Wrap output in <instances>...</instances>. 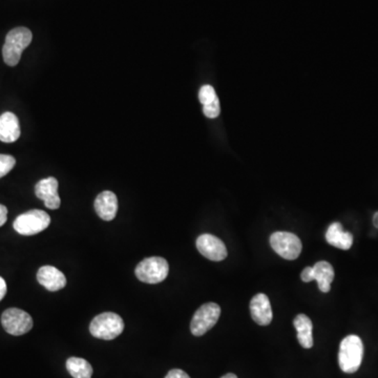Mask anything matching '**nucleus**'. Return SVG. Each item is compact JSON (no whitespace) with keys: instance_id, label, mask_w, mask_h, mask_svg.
Returning <instances> with one entry per match:
<instances>
[{"instance_id":"1","label":"nucleus","mask_w":378,"mask_h":378,"mask_svg":"<svg viewBox=\"0 0 378 378\" xmlns=\"http://www.w3.org/2000/svg\"><path fill=\"white\" fill-rule=\"evenodd\" d=\"M33 34L28 28L19 26L8 33L3 47V61L9 67H16L22 58V52L32 42Z\"/></svg>"},{"instance_id":"2","label":"nucleus","mask_w":378,"mask_h":378,"mask_svg":"<svg viewBox=\"0 0 378 378\" xmlns=\"http://www.w3.org/2000/svg\"><path fill=\"white\" fill-rule=\"evenodd\" d=\"M124 330V322L119 314L104 312L90 322V332L94 338L112 340L118 338Z\"/></svg>"},{"instance_id":"3","label":"nucleus","mask_w":378,"mask_h":378,"mask_svg":"<svg viewBox=\"0 0 378 378\" xmlns=\"http://www.w3.org/2000/svg\"><path fill=\"white\" fill-rule=\"evenodd\" d=\"M363 357V345L357 336H349L340 343L338 363L345 373H355L361 367Z\"/></svg>"},{"instance_id":"4","label":"nucleus","mask_w":378,"mask_h":378,"mask_svg":"<svg viewBox=\"0 0 378 378\" xmlns=\"http://www.w3.org/2000/svg\"><path fill=\"white\" fill-rule=\"evenodd\" d=\"M170 266L165 258L151 256L145 258L135 269V277L147 284H159L167 277Z\"/></svg>"},{"instance_id":"5","label":"nucleus","mask_w":378,"mask_h":378,"mask_svg":"<svg viewBox=\"0 0 378 378\" xmlns=\"http://www.w3.org/2000/svg\"><path fill=\"white\" fill-rule=\"evenodd\" d=\"M50 224V215L45 211L33 209L18 215L14 221L13 227L22 236H35L47 229Z\"/></svg>"},{"instance_id":"6","label":"nucleus","mask_w":378,"mask_h":378,"mask_svg":"<svg viewBox=\"0 0 378 378\" xmlns=\"http://www.w3.org/2000/svg\"><path fill=\"white\" fill-rule=\"evenodd\" d=\"M270 245L279 256L289 261L297 260L303 248L299 236L285 231H277L271 234Z\"/></svg>"},{"instance_id":"7","label":"nucleus","mask_w":378,"mask_h":378,"mask_svg":"<svg viewBox=\"0 0 378 378\" xmlns=\"http://www.w3.org/2000/svg\"><path fill=\"white\" fill-rule=\"evenodd\" d=\"M221 308L215 303H206L201 306L190 322V331L195 336H204L219 320Z\"/></svg>"},{"instance_id":"8","label":"nucleus","mask_w":378,"mask_h":378,"mask_svg":"<svg viewBox=\"0 0 378 378\" xmlns=\"http://www.w3.org/2000/svg\"><path fill=\"white\" fill-rule=\"evenodd\" d=\"M1 324L8 334L14 336H24L33 328V318L28 312L17 308H10L1 315Z\"/></svg>"},{"instance_id":"9","label":"nucleus","mask_w":378,"mask_h":378,"mask_svg":"<svg viewBox=\"0 0 378 378\" xmlns=\"http://www.w3.org/2000/svg\"><path fill=\"white\" fill-rule=\"evenodd\" d=\"M197 248L203 256L213 262H221L227 258L225 244L213 234L205 233L199 236Z\"/></svg>"},{"instance_id":"10","label":"nucleus","mask_w":378,"mask_h":378,"mask_svg":"<svg viewBox=\"0 0 378 378\" xmlns=\"http://www.w3.org/2000/svg\"><path fill=\"white\" fill-rule=\"evenodd\" d=\"M58 181L54 176L42 179L35 186V195L37 198L44 202L45 207L49 209H58L61 205L60 197L58 195Z\"/></svg>"},{"instance_id":"11","label":"nucleus","mask_w":378,"mask_h":378,"mask_svg":"<svg viewBox=\"0 0 378 378\" xmlns=\"http://www.w3.org/2000/svg\"><path fill=\"white\" fill-rule=\"evenodd\" d=\"M37 281L47 290H61L67 286V277L59 269L53 266H42L37 272Z\"/></svg>"},{"instance_id":"12","label":"nucleus","mask_w":378,"mask_h":378,"mask_svg":"<svg viewBox=\"0 0 378 378\" xmlns=\"http://www.w3.org/2000/svg\"><path fill=\"white\" fill-rule=\"evenodd\" d=\"M250 313L252 320L260 326H268L272 322V309L270 301L264 293H258L250 302Z\"/></svg>"},{"instance_id":"13","label":"nucleus","mask_w":378,"mask_h":378,"mask_svg":"<svg viewBox=\"0 0 378 378\" xmlns=\"http://www.w3.org/2000/svg\"><path fill=\"white\" fill-rule=\"evenodd\" d=\"M94 211L98 217L104 221H113L118 211V199L113 192H102L98 195L94 203Z\"/></svg>"},{"instance_id":"14","label":"nucleus","mask_w":378,"mask_h":378,"mask_svg":"<svg viewBox=\"0 0 378 378\" xmlns=\"http://www.w3.org/2000/svg\"><path fill=\"white\" fill-rule=\"evenodd\" d=\"M20 137L19 120L13 113L6 112L0 116V141L13 143Z\"/></svg>"},{"instance_id":"15","label":"nucleus","mask_w":378,"mask_h":378,"mask_svg":"<svg viewBox=\"0 0 378 378\" xmlns=\"http://www.w3.org/2000/svg\"><path fill=\"white\" fill-rule=\"evenodd\" d=\"M326 240L330 245L343 250L350 249L353 244V236L345 231L343 225L338 222L331 224L326 232Z\"/></svg>"},{"instance_id":"16","label":"nucleus","mask_w":378,"mask_h":378,"mask_svg":"<svg viewBox=\"0 0 378 378\" xmlns=\"http://www.w3.org/2000/svg\"><path fill=\"white\" fill-rule=\"evenodd\" d=\"M313 271V281H318V288L322 293L330 291L331 283L334 279V269L330 263L320 261L312 267Z\"/></svg>"},{"instance_id":"17","label":"nucleus","mask_w":378,"mask_h":378,"mask_svg":"<svg viewBox=\"0 0 378 378\" xmlns=\"http://www.w3.org/2000/svg\"><path fill=\"white\" fill-rule=\"evenodd\" d=\"M293 324L297 329L299 345L305 349L312 348L313 347V336H312L313 324L311 320L306 314H299L293 320Z\"/></svg>"},{"instance_id":"18","label":"nucleus","mask_w":378,"mask_h":378,"mask_svg":"<svg viewBox=\"0 0 378 378\" xmlns=\"http://www.w3.org/2000/svg\"><path fill=\"white\" fill-rule=\"evenodd\" d=\"M67 369L74 378H92V365L80 357H69L67 361Z\"/></svg>"},{"instance_id":"19","label":"nucleus","mask_w":378,"mask_h":378,"mask_svg":"<svg viewBox=\"0 0 378 378\" xmlns=\"http://www.w3.org/2000/svg\"><path fill=\"white\" fill-rule=\"evenodd\" d=\"M217 96L215 94V88L211 85H203L201 88L200 92H199V100H200L201 104L203 106L211 104V102L215 101L217 99Z\"/></svg>"},{"instance_id":"20","label":"nucleus","mask_w":378,"mask_h":378,"mask_svg":"<svg viewBox=\"0 0 378 378\" xmlns=\"http://www.w3.org/2000/svg\"><path fill=\"white\" fill-rule=\"evenodd\" d=\"M15 164L16 160L13 156L1 155L0 154V178L7 176L13 170Z\"/></svg>"},{"instance_id":"21","label":"nucleus","mask_w":378,"mask_h":378,"mask_svg":"<svg viewBox=\"0 0 378 378\" xmlns=\"http://www.w3.org/2000/svg\"><path fill=\"white\" fill-rule=\"evenodd\" d=\"M203 113H204V115L207 118H217V117L219 116L220 113H221L219 98H217V99H215V101L211 102V104L203 106Z\"/></svg>"},{"instance_id":"22","label":"nucleus","mask_w":378,"mask_h":378,"mask_svg":"<svg viewBox=\"0 0 378 378\" xmlns=\"http://www.w3.org/2000/svg\"><path fill=\"white\" fill-rule=\"evenodd\" d=\"M165 378H190L189 377L188 374L186 372L183 371L180 369H174L170 370L168 372L167 375L165 376Z\"/></svg>"},{"instance_id":"23","label":"nucleus","mask_w":378,"mask_h":378,"mask_svg":"<svg viewBox=\"0 0 378 378\" xmlns=\"http://www.w3.org/2000/svg\"><path fill=\"white\" fill-rule=\"evenodd\" d=\"M302 281L305 283H309V281H313V271H312V267H306L301 273Z\"/></svg>"},{"instance_id":"24","label":"nucleus","mask_w":378,"mask_h":378,"mask_svg":"<svg viewBox=\"0 0 378 378\" xmlns=\"http://www.w3.org/2000/svg\"><path fill=\"white\" fill-rule=\"evenodd\" d=\"M8 220V208L5 205L0 204V227L5 225Z\"/></svg>"},{"instance_id":"25","label":"nucleus","mask_w":378,"mask_h":378,"mask_svg":"<svg viewBox=\"0 0 378 378\" xmlns=\"http://www.w3.org/2000/svg\"><path fill=\"white\" fill-rule=\"evenodd\" d=\"M7 283L3 277H0V301L7 295Z\"/></svg>"},{"instance_id":"26","label":"nucleus","mask_w":378,"mask_h":378,"mask_svg":"<svg viewBox=\"0 0 378 378\" xmlns=\"http://www.w3.org/2000/svg\"><path fill=\"white\" fill-rule=\"evenodd\" d=\"M221 378H238V376L236 374L228 373L226 375L222 376Z\"/></svg>"}]
</instances>
